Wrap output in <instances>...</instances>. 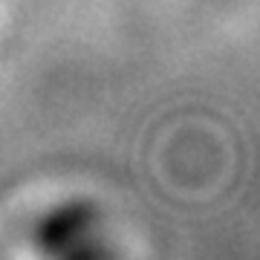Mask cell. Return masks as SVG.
Returning <instances> with one entry per match:
<instances>
[{
    "instance_id": "cell-1",
    "label": "cell",
    "mask_w": 260,
    "mask_h": 260,
    "mask_svg": "<svg viewBox=\"0 0 260 260\" xmlns=\"http://www.w3.org/2000/svg\"><path fill=\"white\" fill-rule=\"evenodd\" d=\"M99 237H102V217L95 211V205L84 200L55 205L35 229L38 249L55 257L99 254L102 251Z\"/></svg>"
}]
</instances>
